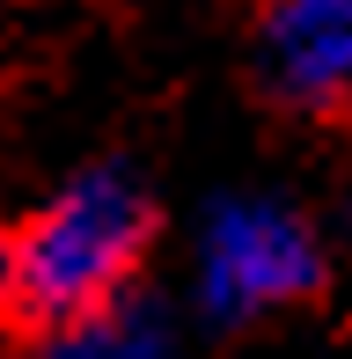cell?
<instances>
[{
  "label": "cell",
  "instance_id": "cell-1",
  "mask_svg": "<svg viewBox=\"0 0 352 359\" xmlns=\"http://www.w3.org/2000/svg\"><path fill=\"white\" fill-rule=\"evenodd\" d=\"M154 227V198L133 169H81L59 184L0 235V330L44 345L118 308L140 293Z\"/></svg>",
  "mask_w": 352,
  "mask_h": 359
},
{
  "label": "cell",
  "instance_id": "cell-2",
  "mask_svg": "<svg viewBox=\"0 0 352 359\" xmlns=\"http://www.w3.org/2000/svg\"><path fill=\"white\" fill-rule=\"evenodd\" d=\"M330 286V250L316 220L286 198L243 191V198L205 205L198 227V316L213 330H250L264 316L323 301Z\"/></svg>",
  "mask_w": 352,
  "mask_h": 359
},
{
  "label": "cell",
  "instance_id": "cell-3",
  "mask_svg": "<svg viewBox=\"0 0 352 359\" xmlns=\"http://www.w3.org/2000/svg\"><path fill=\"white\" fill-rule=\"evenodd\" d=\"M250 88L294 125L352 118V0H257L243 44Z\"/></svg>",
  "mask_w": 352,
  "mask_h": 359
},
{
  "label": "cell",
  "instance_id": "cell-4",
  "mask_svg": "<svg viewBox=\"0 0 352 359\" xmlns=\"http://www.w3.org/2000/svg\"><path fill=\"white\" fill-rule=\"evenodd\" d=\"M44 359H176V330L162 308H147L140 293H125L118 308H103L95 323L44 337Z\"/></svg>",
  "mask_w": 352,
  "mask_h": 359
}]
</instances>
